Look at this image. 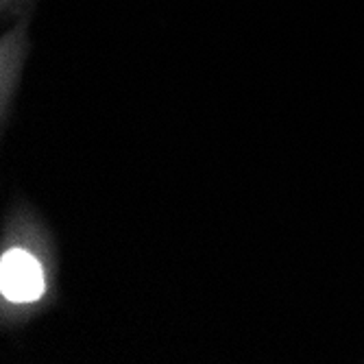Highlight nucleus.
<instances>
[{"label": "nucleus", "instance_id": "nucleus-1", "mask_svg": "<svg viewBox=\"0 0 364 364\" xmlns=\"http://www.w3.org/2000/svg\"><path fill=\"white\" fill-rule=\"evenodd\" d=\"M59 301V249L53 229L16 198L0 229V327L20 332Z\"/></svg>", "mask_w": 364, "mask_h": 364}, {"label": "nucleus", "instance_id": "nucleus-2", "mask_svg": "<svg viewBox=\"0 0 364 364\" xmlns=\"http://www.w3.org/2000/svg\"><path fill=\"white\" fill-rule=\"evenodd\" d=\"M31 22L33 11L22 14L9 22L0 38V120H3V129L9 124L24 63L31 55Z\"/></svg>", "mask_w": 364, "mask_h": 364}, {"label": "nucleus", "instance_id": "nucleus-3", "mask_svg": "<svg viewBox=\"0 0 364 364\" xmlns=\"http://www.w3.org/2000/svg\"><path fill=\"white\" fill-rule=\"evenodd\" d=\"M36 11V0H0V18L3 22H14L22 14Z\"/></svg>", "mask_w": 364, "mask_h": 364}]
</instances>
